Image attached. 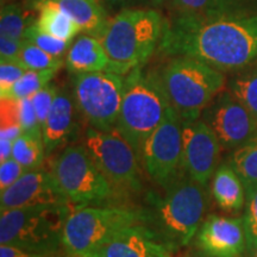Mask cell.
<instances>
[{
  "mask_svg": "<svg viewBox=\"0 0 257 257\" xmlns=\"http://www.w3.org/2000/svg\"><path fill=\"white\" fill-rule=\"evenodd\" d=\"M159 48L166 55L193 57L220 72L246 68L257 62V15L176 16L165 22Z\"/></svg>",
  "mask_w": 257,
  "mask_h": 257,
  "instance_id": "6da1fadb",
  "label": "cell"
},
{
  "mask_svg": "<svg viewBox=\"0 0 257 257\" xmlns=\"http://www.w3.org/2000/svg\"><path fill=\"white\" fill-rule=\"evenodd\" d=\"M162 188V194L152 192L147 195L144 224L179 249L197 236L210 202L208 189L186 173Z\"/></svg>",
  "mask_w": 257,
  "mask_h": 257,
  "instance_id": "7a4b0ae2",
  "label": "cell"
},
{
  "mask_svg": "<svg viewBox=\"0 0 257 257\" xmlns=\"http://www.w3.org/2000/svg\"><path fill=\"white\" fill-rule=\"evenodd\" d=\"M163 29L154 10H125L108 19L98 38L111 60L110 72L125 75L143 67L160 46Z\"/></svg>",
  "mask_w": 257,
  "mask_h": 257,
  "instance_id": "3957f363",
  "label": "cell"
},
{
  "mask_svg": "<svg viewBox=\"0 0 257 257\" xmlns=\"http://www.w3.org/2000/svg\"><path fill=\"white\" fill-rule=\"evenodd\" d=\"M172 107L160 74L146 72L143 67L127 74L115 131L130 144L138 160L147 138Z\"/></svg>",
  "mask_w": 257,
  "mask_h": 257,
  "instance_id": "277c9868",
  "label": "cell"
},
{
  "mask_svg": "<svg viewBox=\"0 0 257 257\" xmlns=\"http://www.w3.org/2000/svg\"><path fill=\"white\" fill-rule=\"evenodd\" d=\"M144 221L143 208L78 207L64 224L62 248L72 257H95L120 231Z\"/></svg>",
  "mask_w": 257,
  "mask_h": 257,
  "instance_id": "5b68a950",
  "label": "cell"
},
{
  "mask_svg": "<svg viewBox=\"0 0 257 257\" xmlns=\"http://www.w3.org/2000/svg\"><path fill=\"white\" fill-rule=\"evenodd\" d=\"M163 87L182 121L197 120L225 85L224 74L210 64L175 56L160 73Z\"/></svg>",
  "mask_w": 257,
  "mask_h": 257,
  "instance_id": "8992f818",
  "label": "cell"
},
{
  "mask_svg": "<svg viewBox=\"0 0 257 257\" xmlns=\"http://www.w3.org/2000/svg\"><path fill=\"white\" fill-rule=\"evenodd\" d=\"M72 211L69 204L3 211L0 243L12 244L38 255H55L62 246L64 224Z\"/></svg>",
  "mask_w": 257,
  "mask_h": 257,
  "instance_id": "52a82bcc",
  "label": "cell"
},
{
  "mask_svg": "<svg viewBox=\"0 0 257 257\" xmlns=\"http://www.w3.org/2000/svg\"><path fill=\"white\" fill-rule=\"evenodd\" d=\"M50 172L64 197L76 208L107 200L115 192L83 144L67 147Z\"/></svg>",
  "mask_w": 257,
  "mask_h": 257,
  "instance_id": "ba28073f",
  "label": "cell"
},
{
  "mask_svg": "<svg viewBox=\"0 0 257 257\" xmlns=\"http://www.w3.org/2000/svg\"><path fill=\"white\" fill-rule=\"evenodd\" d=\"M125 89L123 75L112 72L75 74L73 96L79 113L98 130H115Z\"/></svg>",
  "mask_w": 257,
  "mask_h": 257,
  "instance_id": "9c48e42d",
  "label": "cell"
},
{
  "mask_svg": "<svg viewBox=\"0 0 257 257\" xmlns=\"http://www.w3.org/2000/svg\"><path fill=\"white\" fill-rule=\"evenodd\" d=\"M83 146L115 191L140 192L142 189L140 160L126 141L117 131L86 128Z\"/></svg>",
  "mask_w": 257,
  "mask_h": 257,
  "instance_id": "30bf717a",
  "label": "cell"
},
{
  "mask_svg": "<svg viewBox=\"0 0 257 257\" xmlns=\"http://www.w3.org/2000/svg\"><path fill=\"white\" fill-rule=\"evenodd\" d=\"M140 162L150 179L165 187L184 174L182 168V119L172 107L150 134L141 150Z\"/></svg>",
  "mask_w": 257,
  "mask_h": 257,
  "instance_id": "8fae6325",
  "label": "cell"
},
{
  "mask_svg": "<svg viewBox=\"0 0 257 257\" xmlns=\"http://www.w3.org/2000/svg\"><path fill=\"white\" fill-rule=\"evenodd\" d=\"M201 119L226 150H234L257 133L256 118L229 91L214 96L202 111Z\"/></svg>",
  "mask_w": 257,
  "mask_h": 257,
  "instance_id": "7c38bea8",
  "label": "cell"
},
{
  "mask_svg": "<svg viewBox=\"0 0 257 257\" xmlns=\"http://www.w3.org/2000/svg\"><path fill=\"white\" fill-rule=\"evenodd\" d=\"M221 144L201 118L182 121V168L189 178L206 185L217 170Z\"/></svg>",
  "mask_w": 257,
  "mask_h": 257,
  "instance_id": "4fadbf2b",
  "label": "cell"
},
{
  "mask_svg": "<svg viewBox=\"0 0 257 257\" xmlns=\"http://www.w3.org/2000/svg\"><path fill=\"white\" fill-rule=\"evenodd\" d=\"M63 204L69 202L51 172L43 168L29 170L17 182L2 191L0 197L2 212L40 205Z\"/></svg>",
  "mask_w": 257,
  "mask_h": 257,
  "instance_id": "5bb4252c",
  "label": "cell"
},
{
  "mask_svg": "<svg viewBox=\"0 0 257 257\" xmlns=\"http://www.w3.org/2000/svg\"><path fill=\"white\" fill-rule=\"evenodd\" d=\"M197 246L211 257H240L246 248L243 218L210 214L195 236Z\"/></svg>",
  "mask_w": 257,
  "mask_h": 257,
  "instance_id": "9a60e30c",
  "label": "cell"
},
{
  "mask_svg": "<svg viewBox=\"0 0 257 257\" xmlns=\"http://www.w3.org/2000/svg\"><path fill=\"white\" fill-rule=\"evenodd\" d=\"M178 248L147 224L120 231L95 257H174Z\"/></svg>",
  "mask_w": 257,
  "mask_h": 257,
  "instance_id": "2e32d148",
  "label": "cell"
},
{
  "mask_svg": "<svg viewBox=\"0 0 257 257\" xmlns=\"http://www.w3.org/2000/svg\"><path fill=\"white\" fill-rule=\"evenodd\" d=\"M78 113L74 96L64 89H59L46 123L42 126V136L47 156H50L55 150L73 140L78 130Z\"/></svg>",
  "mask_w": 257,
  "mask_h": 257,
  "instance_id": "e0dca14e",
  "label": "cell"
},
{
  "mask_svg": "<svg viewBox=\"0 0 257 257\" xmlns=\"http://www.w3.org/2000/svg\"><path fill=\"white\" fill-rule=\"evenodd\" d=\"M66 67L74 74L110 72L111 60L99 38L85 34L70 46L66 56Z\"/></svg>",
  "mask_w": 257,
  "mask_h": 257,
  "instance_id": "ac0fdd59",
  "label": "cell"
},
{
  "mask_svg": "<svg viewBox=\"0 0 257 257\" xmlns=\"http://www.w3.org/2000/svg\"><path fill=\"white\" fill-rule=\"evenodd\" d=\"M211 192L221 210L238 212L245 205V188L230 165H221L212 178Z\"/></svg>",
  "mask_w": 257,
  "mask_h": 257,
  "instance_id": "d6986e66",
  "label": "cell"
},
{
  "mask_svg": "<svg viewBox=\"0 0 257 257\" xmlns=\"http://www.w3.org/2000/svg\"><path fill=\"white\" fill-rule=\"evenodd\" d=\"M59 6L75 22L80 31L98 38L104 30L107 17L98 0H40Z\"/></svg>",
  "mask_w": 257,
  "mask_h": 257,
  "instance_id": "ffe728a7",
  "label": "cell"
},
{
  "mask_svg": "<svg viewBox=\"0 0 257 257\" xmlns=\"http://www.w3.org/2000/svg\"><path fill=\"white\" fill-rule=\"evenodd\" d=\"M37 9L40 11L38 21L36 22L37 25L51 36L72 42L80 32L75 22L53 3L38 2Z\"/></svg>",
  "mask_w": 257,
  "mask_h": 257,
  "instance_id": "44dd1931",
  "label": "cell"
},
{
  "mask_svg": "<svg viewBox=\"0 0 257 257\" xmlns=\"http://www.w3.org/2000/svg\"><path fill=\"white\" fill-rule=\"evenodd\" d=\"M229 165L242 180L245 193L257 188V133L233 150Z\"/></svg>",
  "mask_w": 257,
  "mask_h": 257,
  "instance_id": "7402d4cb",
  "label": "cell"
},
{
  "mask_svg": "<svg viewBox=\"0 0 257 257\" xmlns=\"http://www.w3.org/2000/svg\"><path fill=\"white\" fill-rule=\"evenodd\" d=\"M242 0H172L176 16H194V17H218V16L238 14Z\"/></svg>",
  "mask_w": 257,
  "mask_h": 257,
  "instance_id": "603a6c76",
  "label": "cell"
},
{
  "mask_svg": "<svg viewBox=\"0 0 257 257\" xmlns=\"http://www.w3.org/2000/svg\"><path fill=\"white\" fill-rule=\"evenodd\" d=\"M46 155L42 133H22L14 142L12 157L28 170L41 168Z\"/></svg>",
  "mask_w": 257,
  "mask_h": 257,
  "instance_id": "cb8c5ba5",
  "label": "cell"
},
{
  "mask_svg": "<svg viewBox=\"0 0 257 257\" xmlns=\"http://www.w3.org/2000/svg\"><path fill=\"white\" fill-rule=\"evenodd\" d=\"M57 70H27L23 76L17 82L5 92L4 94H0L2 99H19L29 98L40 89L49 85V82L55 76Z\"/></svg>",
  "mask_w": 257,
  "mask_h": 257,
  "instance_id": "d4e9b609",
  "label": "cell"
},
{
  "mask_svg": "<svg viewBox=\"0 0 257 257\" xmlns=\"http://www.w3.org/2000/svg\"><path fill=\"white\" fill-rule=\"evenodd\" d=\"M229 92L257 119V69L231 79Z\"/></svg>",
  "mask_w": 257,
  "mask_h": 257,
  "instance_id": "484cf974",
  "label": "cell"
},
{
  "mask_svg": "<svg viewBox=\"0 0 257 257\" xmlns=\"http://www.w3.org/2000/svg\"><path fill=\"white\" fill-rule=\"evenodd\" d=\"M30 24L27 22L24 10L19 5L3 6L0 15V36L25 40V31Z\"/></svg>",
  "mask_w": 257,
  "mask_h": 257,
  "instance_id": "4316f807",
  "label": "cell"
},
{
  "mask_svg": "<svg viewBox=\"0 0 257 257\" xmlns=\"http://www.w3.org/2000/svg\"><path fill=\"white\" fill-rule=\"evenodd\" d=\"M19 61L28 70H59L63 63L61 57L50 55L27 40L19 55Z\"/></svg>",
  "mask_w": 257,
  "mask_h": 257,
  "instance_id": "83f0119b",
  "label": "cell"
},
{
  "mask_svg": "<svg viewBox=\"0 0 257 257\" xmlns=\"http://www.w3.org/2000/svg\"><path fill=\"white\" fill-rule=\"evenodd\" d=\"M25 40L56 57L62 56L72 46V42L60 40V38L51 36L50 34L43 31L37 23H31L29 25L25 31Z\"/></svg>",
  "mask_w": 257,
  "mask_h": 257,
  "instance_id": "f1b7e54d",
  "label": "cell"
},
{
  "mask_svg": "<svg viewBox=\"0 0 257 257\" xmlns=\"http://www.w3.org/2000/svg\"><path fill=\"white\" fill-rule=\"evenodd\" d=\"M244 229L246 236V248L249 251L257 250V188L246 192Z\"/></svg>",
  "mask_w": 257,
  "mask_h": 257,
  "instance_id": "f546056e",
  "label": "cell"
},
{
  "mask_svg": "<svg viewBox=\"0 0 257 257\" xmlns=\"http://www.w3.org/2000/svg\"><path fill=\"white\" fill-rule=\"evenodd\" d=\"M57 92H59V88L55 85H47L46 87L40 89V91L31 96L41 127L46 123V119L50 112L51 105L55 100Z\"/></svg>",
  "mask_w": 257,
  "mask_h": 257,
  "instance_id": "4dcf8cb0",
  "label": "cell"
},
{
  "mask_svg": "<svg viewBox=\"0 0 257 257\" xmlns=\"http://www.w3.org/2000/svg\"><path fill=\"white\" fill-rule=\"evenodd\" d=\"M19 60L2 61L0 63V94L8 92L27 72Z\"/></svg>",
  "mask_w": 257,
  "mask_h": 257,
  "instance_id": "1f68e13d",
  "label": "cell"
},
{
  "mask_svg": "<svg viewBox=\"0 0 257 257\" xmlns=\"http://www.w3.org/2000/svg\"><path fill=\"white\" fill-rule=\"evenodd\" d=\"M29 170L17 162L14 157L3 161L0 165V189L5 191L10 186L17 182Z\"/></svg>",
  "mask_w": 257,
  "mask_h": 257,
  "instance_id": "d6a6232c",
  "label": "cell"
},
{
  "mask_svg": "<svg viewBox=\"0 0 257 257\" xmlns=\"http://www.w3.org/2000/svg\"><path fill=\"white\" fill-rule=\"evenodd\" d=\"M19 120L23 133H42L31 96L19 99Z\"/></svg>",
  "mask_w": 257,
  "mask_h": 257,
  "instance_id": "836d02e7",
  "label": "cell"
},
{
  "mask_svg": "<svg viewBox=\"0 0 257 257\" xmlns=\"http://www.w3.org/2000/svg\"><path fill=\"white\" fill-rule=\"evenodd\" d=\"M0 110H2V128L21 126L19 100H16V99H2V108Z\"/></svg>",
  "mask_w": 257,
  "mask_h": 257,
  "instance_id": "e575fe53",
  "label": "cell"
},
{
  "mask_svg": "<svg viewBox=\"0 0 257 257\" xmlns=\"http://www.w3.org/2000/svg\"><path fill=\"white\" fill-rule=\"evenodd\" d=\"M25 40L0 36V60L15 61L19 60L21 51L23 49Z\"/></svg>",
  "mask_w": 257,
  "mask_h": 257,
  "instance_id": "d590c367",
  "label": "cell"
},
{
  "mask_svg": "<svg viewBox=\"0 0 257 257\" xmlns=\"http://www.w3.org/2000/svg\"><path fill=\"white\" fill-rule=\"evenodd\" d=\"M38 253L31 252L12 244H2L0 245V257H37Z\"/></svg>",
  "mask_w": 257,
  "mask_h": 257,
  "instance_id": "8d00e7d4",
  "label": "cell"
},
{
  "mask_svg": "<svg viewBox=\"0 0 257 257\" xmlns=\"http://www.w3.org/2000/svg\"><path fill=\"white\" fill-rule=\"evenodd\" d=\"M12 149H14V141L0 137V161L2 162L12 157Z\"/></svg>",
  "mask_w": 257,
  "mask_h": 257,
  "instance_id": "74e56055",
  "label": "cell"
},
{
  "mask_svg": "<svg viewBox=\"0 0 257 257\" xmlns=\"http://www.w3.org/2000/svg\"><path fill=\"white\" fill-rule=\"evenodd\" d=\"M181 257H211V256H208V255H206V253L199 251V252L188 253V255H184V256H181Z\"/></svg>",
  "mask_w": 257,
  "mask_h": 257,
  "instance_id": "f35d334b",
  "label": "cell"
},
{
  "mask_svg": "<svg viewBox=\"0 0 257 257\" xmlns=\"http://www.w3.org/2000/svg\"><path fill=\"white\" fill-rule=\"evenodd\" d=\"M37 257H56L55 255H41V256H37Z\"/></svg>",
  "mask_w": 257,
  "mask_h": 257,
  "instance_id": "ab89813d",
  "label": "cell"
},
{
  "mask_svg": "<svg viewBox=\"0 0 257 257\" xmlns=\"http://www.w3.org/2000/svg\"><path fill=\"white\" fill-rule=\"evenodd\" d=\"M154 2H155V3H156V4H161V3L166 2V0H154Z\"/></svg>",
  "mask_w": 257,
  "mask_h": 257,
  "instance_id": "60d3db41",
  "label": "cell"
},
{
  "mask_svg": "<svg viewBox=\"0 0 257 257\" xmlns=\"http://www.w3.org/2000/svg\"><path fill=\"white\" fill-rule=\"evenodd\" d=\"M108 2H112V3H120V2H124V0H108Z\"/></svg>",
  "mask_w": 257,
  "mask_h": 257,
  "instance_id": "b9f144b4",
  "label": "cell"
},
{
  "mask_svg": "<svg viewBox=\"0 0 257 257\" xmlns=\"http://www.w3.org/2000/svg\"><path fill=\"white\" fill-rule=\"evenodd\" d=\"M256 257H257V256H256Z\"/></svg>",
  "mask_w": 257,
  "mask_h": 257,
  "instance_id": "7bdbcfd3",
  "label": "cell"
}]
</instances>
